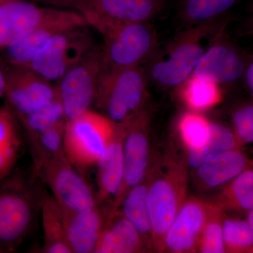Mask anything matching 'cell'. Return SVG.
<instances>
[{
  "mask_svg": "<svg viewBox=\"0 0 253 253\" xmlns=\"http://www.w3.org/2000/svg\"><path fill=\"white\" fill-rule=\"evenodd\" d=\"M234 20L229 14L181 28L164 45L159 44L144 65L149 81L164 89L181 85L192 75L213 38Z\"/></svg>",
  "mask_w": 253,
  "mask_h": 253,
  "instance_id": "obj_1",
  "label": "cell"
},
{
  "mask_svg": "<svg viewBox=\"0 0 253 253\" xmlns=\"http://www.w3.org/2000/svg\"><path fill=\"white\" fill-rule=\"evenodd\" d=\"M85 21L104 38L101 75L144 66L160 44L157 31L150 21L125 23L92 18Z\"/></svg>",
  "mask_w": 253,
  "mask_h": 253,
  "instance_id": "obj_2",
  "label": "cell"
},
{
  "mask_svg": "<svg viewBox=\"0 0 253 253\" xmlns=\"http://www.w3.org/2000/svg\"><path fill=\"white\" fill-rule=\"evenodd\" d=\"M186 154L182 157L168 156L153 166L147 191L153 251L163 253L164 238L186 199L189 186Z\"/></svg>",
  "mask_w": 253,
  "mask_h": 253,
  "instance_id": "obj_3",
  "label": "cell"
},
{
  "mask_svg": "<svg viewBox=\"0 0 253 253\" xmlns=\"http://www.w3.org/2000/svg\"><path fill=\"white\" fill-rule=\"evenodd\" d=\"M148 83L144 66L99 74L94 101L114 124H126L146 109Z\"/></svg>",
  "mask_w": 253,
  "mask_h": 253,
  "instance_id": "obj_4",
  "label": "cell"
},
{
  "mask_svg": "<svg viewBox=\"0 0 253 253\" xmlns=\"http://www.w3.org/2000/svg\"><path fill=\"white\" fill-rule=\"evenodd\" d=\"M117 128L107 116L91 110L66 121L63 144L65 156L78 168L96 164L116 135Z\"/></svg>",
  "mask_w": 253,
  "mask_h": 253,
  "instance_id": "obj_5",
  "label": "cell"
},
{
  "mask_svg": "<svg viewBox=\"0 0 253 253\" xmlns=\"http://www.w3.org/2000/svg\"><path fill=\"white\" fill-rule=\"evenodd\" d=\"M95 45L89 26L71 28L51 37L28 67L48 81L58 82Z\"/></svg>",
  "mask_w": 253,
  "mask_h": 253,
  "instance_id": "obj_6",
  "label": "cell"
},
{
  "mask_svg": "<svg viewBox=\"0 0 253 253\" xmlns=\"http://www.w3.org/2000/svg\"><path fill=\"white\" fill-rule=\"evenodd\" d=\"M101 60L102 46L96 44L58 81V93L66 121L74 119L90 110L96 96Z\"/></svg>",
  "mask_w": 253,
  "mask_h": 253,
  "instance_id": "obj_7",
  "label": "cell"
},
{
  "mask_svg": "<svg viewBox=\"0 0 253 253\" xmlns=\"http://www.w3.org/2000/svg\"><path fill=\"white\" fill-rule=\"evenodd\" d=\"M150 121V113L145 109L123 125V182L111 211L119 209L128 191L139 184L149 172Z\"/></svg>",
  "mask_w": 253,
  "mask_h": 253,
  "instance_id": "obj_8",
  "label": "cell"
},
{
  "mask_svg": "<svg viewBox=\"0 0 253 253\" xmlns=\"http://www.w3.org/2000/svg\"><path fill=\"white\" fill-rule=\"evenodd\" d=\"M169 4L170 0H66L61 6L72 8L84 19L129 23L149 22L166 12Z\"/></svg>",
  "mask_w": 253,
  "mask_h": 253,
  "instance_id": "obj_9",
  "label": "cell"
},
{
  "mask_svg": "<svg viewBox=\"0 0 253 253\" xmlns=\"http://www.w3.org/2000/svg\"><path fill=\"white\" fill-rule=\"evenodd\" d=\"M226 30L219 32L213 38L195 68L193 76L220 86L241 80L251 54H246Z\"/></svg>",
  "mask_w": 253,
  "mask_h": 253,
  "instance_id": "obj_10",
  "label": "cell"
},
{
  "mask_svg": "<svg viewBox=\"0 0 253 253\" xmlns=\"http://www.w3.org/2000/svg\"><path fill=\"white\" fill-rule=\"evenodd\" d=\"M4 66L6 83L5 96L20 116H28L40 111L59 95L57 85L31 68Z\"/></svg>",
  "mask_w": 253,
  "mask_h": 253,
  "instance_id": "obj_11",
  "label": "cell"
},
{
  "mask_svg": "<svg viewBox=\"0 0 253 253\" xmlns=\"http://www.w3.org/2000/svg\"><path fill=\"white\" fill-rule=\"evenodd\" d=\"M46 161L44 163L46 181L63 213L97 206L90 187L71 166L64 153Z\"/></svg>",
  "mask_w": 253,
  "mask_h": 253,
  "instance_id": "obj_12",
  "label": "cell"
},
{
  "mask_svg": "<svg viewBox=\"0 0 253 253\" xmlns=\"http://www.w3.org/2000/svg\"><path fill=\"white\" fill-rule=\"evenodd\" d=\"M74 11L42 7L25 0L0 5V51L28 32L67 18Z\"/></svg>",
  "mask_w": 253,
  "mask_h": 253,
  "instance_id": "obj_13",
  "label": "cell"
},
{
  "mask_svg": "<svg viewBox=\"0 0 253 253\" xmlns=\"http://www.w3.org/2000/svg\"><path fill=\"white\" fill-rule=\"evenodd\" d=\"M211 202L186 199L164 238L163 253H197Z\"/></svg>",
  "mask_w": 253,
  "mask_h": 253,
  "instance_id": "obj_14",
  "label": "cell"
},
{
  "mask_svg": "<svg viewBox=\"0 0 253 253\" xmlns=\"http://www.w3.org/2000/svg\"><path fill=\"white\" fill-rule=\"evenodd\" d=\"M88 26L84 16L74 11L71 16L28 32L1 49L0 63L5 66H28L51 37L71 28Z\"/></svg>",
  "mask_w": 253,
  "mask_h": 253,
  "instance_id": "obj_15",
  "label": "cell"
},
{
  "mask_svg": "<svg viewBox=\"0 0 253 253\" xmlns=\"http://www.w3.org/2000/svg\"><path fill=\"white\" fill-rule=\"evenodd\" d=\"M150 251L136 228L119 209L110 212L103 224L96 253H135Z\"/></svg>",
  "mask_w": 253,
  "mask_h": 253,
  "instance_id": "obj_16",
  "label": "cell"
},
{
  "mask_svg": "<svg viewBox=\"0 0 253 253\" xmlns=\"http://www.w3.org/2000/svg\"><path fill=\"white\" fill-rule=\"evenodd\" d=\"M252 162L240 149L229 150L214 155L196 168V182L204 190L219 187L235 178Z\"/></svg>",
  "mask_w": 253,
  "mask_h": 253,
  "instance_id": "obj_17",
  "label": "cell"
},
{
  "mask_svg": "<svg viewBox=\"0 0 253 253\" xmlns=\"http://www.w3.org/2000/svg\"><path fill=\"white\" fill-rule=\"evenodd\" d=\"M63 215L66 239L73 253H94L104 224L97 206Z\"/></svg>",
  "mask_w": 253,
  "mask_h": 253,
  "instance_id": "obj_18",
  "label": "cell"
},
{
  "mask_svg": "<svg viewBox=\"0 0 253 253\" xmlns=\"http://www.w3.org/2000/svg\"><path fill=\"white\" fill-rule=\"evenodd\" d=\"M125 128L118 126L117 131L113 140L108 145L98 160V182L100 199L116 198L121 185L124 170L123 163V139Z\"/></svg>",
  "mask_w": 253,
  "mask_h": 253,
  "instance_id": "obj_19",
  "label": "cell"
},
{
  "mask_svg": "<svg viewBox=\"0 0 253 253\" xmlns=\"http://www.w3.org/2000/svg\"><path fill=\"white\" fill-rule=\"evenodd\" d=\"M32 215L31 204L24 196L15 192L0 194V241L11 243L23 237Z\"/></svg>",
  "mask_w": 253,
  "mask_h": 253,
  "instance_id": "obj_20",
  "label": "cell"
},
{
  "mask_svg": "<svg viewBox=\"0 0 253 253\" xmlns=\"http://www.w3.org/2000/svg\"><path fill=\"white\" fill-rule=\"evenodd\" d=\"M153 167L150 168L144 179L128 191L121 205L123 215L136 228L150 251H153V243L147 206V191Z\"/></svg>",
  "mask_w": 253,
  "mask_h": 253,
  "instance_id": "obj_21",
  "label": "cell"
},
{
  "mask_svg": "<svg viewBox=\"0 0 253 253\" xmlns=\"http://www.w3.org/2000/svg\"><path fill=\"white\" fill-rule=\"evenodd\" d=\"M241 0H179L176 17L181 28L212 21L229 14Z\"/></svg>",
  "mask_w": 253,
  "mask_h": 253,
  "instance_id": "obj_22",
  "label": "cell"
},
{
  "mask_svg": "<svg viewBox=\"0 0 253 253\" xmlns=\"http://www.w3.org/2000/svg\"><path fill=\"white\" fill-rule=\"evenodd\" d=\"M41 206L45 253H73L66 239L62 210L53 196H44Z\"/></svg>",
  "mask_w": 253,
  "mask_h": 253,
  "instance_id": "obj_23",
  "label": "cell"
},
{
  "mask_svg": "<svg viewBox=\"0 0 253 253\" xmlns=\"http://www.w3.org/2000/svg\"><path fill=\"white\" fill-rule=\"evenodd\" d=\"M241 145L234 131L223 125L211 123L209 135L204 144L198 149L186 150L188 165L196 169L208 158L223 151L240 149Z\"/></svg>",
  "mask_w": 253,
  "mask_h": 253,
  "instance_id": "obj_24",
  "label": "cell"
},
{
  "mask_svg": "<svg viewBox=\"0 0 253 253\" xmlns=\"http://www.w3.org/2000/svg\"><path fill=\"white\" fill-rule=\"evenodd\" d=\"M179 86L183 101L191 111L211 109L222 100L220 85L193 75Z\"/></svg>",
  "mask_w": 253,
  "mask_h": 253,
  "instance_id": "obj_25",
  "label": "cell"
},
{
  "mask_svg": "<svg viewBox=\"0 0 253 253\" xmlns=\"http://www.w3.org/2000/svg\"><path fill=\"white\" fill-rule=\"evenodd\" d=\"M216 202L226 210L249 211L253 209V171L252 167L229 181Z\"/></svg>",
  "mask_w": 253,
  "mask_h": 253,
  "instance_id": "obj_26",
  "label": "cell"
},
{
  "mask_svg": "<svg viewBox=\"0 0 253 253\" xmlns=\"http://www.w3.org/2000/svg\"><path fill=\"white\" fill-rule=\"evenodd\" d=\"M21 141L12 114L7 108L0 109V181L11 172L17 161Z\"/></svg>",
  "mask_w": 253,
  "mask_h": 253,
  "instance_id": "obj_27",
  "label": "cell"
},
{
  "mask_svg": "<svg viewBox=\"0 0 253 253\" xmlns=\"http://www.w3.org/2000/svg\"><path fill=\"white\" fill-rule=\"evenodd\" d=\"M224 210L220 205L212 201L211 202L207 219L200 239L198 252L201 253H224L223 239V221Z\"/></svg>",
  "mask_w": 253,
  "mask_h": 253,
  "instance_id": "obj_28",
  "label": "cell"
},
{
  "mask_svg": "<svg viewBox=\"0 0 253 253\" xmlns=\"http://www.w3.org/2000/svg\"><path fill=\"white\" fill-rule=\"evenodd\" d=\"M211 123L195 111L184 113L178 123V130L186 150L201 147L209 135Z\"/></svg>",
  "mask_w": 253,
  "mask_h": 253,
  "instance_id": "obj_29",
  "label": "cell"
},
{
  "mask_svg": "<svg viewBox=\"0 0 253 253\" xmlns=\"http://www.w3.org/2000/svg\"><path fill=\"white\" fill-rule=\"evenodd\" d=\"M223 239L225 253L253 252V229L246 221L224 217Z\"/></svg>",
  "mask_w": 253,
  "mask_h": 253,
  "instance_id": "obj_30",
  "label": "cell"
},
{
  "mask_svg": "<svg viewBox=\"0 0 253 253\" xmlns=\"http://www.w3.org/2000/svg\"><path fill=\"white\" fill-rule=\"evenodd\" d=\"M21 117L24 118L25 126L30 132L39 134L48 128L54 126L61 120L65 119L66 116L58 95L57 97L46 107L36 113Z\"/></svg>",
  "mask_w": 253,
  "mask_h": 253,
  "instance_id": "obj_31",
  "label": "cell"
},
{
  "mask_svg": "<svg viewBox=\"0 0 253 253\" xmlns=\"http://www.w3.org/2000/svg\"><path fill=\"white\" fill-rule=\"evenodd\" d=\"M234 134L240 144L253 141V106L252 103L238 108L232 115Z\"/></svg>",
  "mask_w": 253,
  "mask_h": 253,
  "instance_id": "obj_32",
  "label": "cell"
},
{
  "mask_svg": "<svg viewBox=\"0 0 253 253\" xmlns=\"http://www.w3.org/2000/svg\"><path fill=\"white\" fill-rule=\"evenodd\" d=\"M66 119L61 120L54 126L38 134L42 146L52 156L63 154V136Z\"/></svg>",
  "mask_w": 253,
  "mask_h": 253,
  "instance_id": "obj_33",
  "label": "cell"
},
{
  "mask_svg": "<svg viewBox=\"0 0 253 253\" xmlns=\"http://www.w3.org/2000/svg\"><path fill=\"white\" fill-rule=\"evenodd\" d=\"M241 81L244 83V85L246 90L253 94V59L252 54L250 56L246 67L244 68L242 76L241 78Z\"/></svg>",
  "mask_w": 253,
  "mask_h": 253,
  "instance_id": "obj_34",
  "label": "cell"
},
{
  "mask_svg": "<svg viewBox=\"0 0 253 253\" xmlns=\"http://www.w3.org/2000/svg\"><path fill=\"white\" fill-rule=\"evenodd\" d=\"M6 75H5L4 66L0 63V97L5 96L6 92Z\"/></svg>",
  "mask_w": 253,
  "mask_h": 253,
  "instance_id": "obj_35",
  "label": "cell"
},
{
  "mask_svg": "<svg viewBox=\"0 0 253 253\" xmlns=\"http://www.w3.org/2000/svg\"><path fill=\"white\" fill-rule=\"evenodd\" d=\"M41 1H44L46 4L51 5H54L56 6H61V5L66 0H41Z\"/></svg>",
  "mask_w": 253,
  "mask_h": 253,
  "instance_id": "obj_36",
  "label": "cell"
},
{
  "mask_svg": "<svg viewBox=\"0 0 253 253\" xmlns=\"http://www.w3.org/2000/svg\"><path fill=\"white\" fill-rule=\"evenodd\" d=\"M246 222L248 223L250 227L253 229V209L248 211L247 220H246Z\"/></svg>",
  "mask_w": 253,
  "mask_h": 253,
  "instance_id": "obj_37",
  "label": "cell"
},
{
  "mask_svg": "<svg viewBox=\"0 0 253 253\" xmlns=\"http://www.w3.org/2000/svg\"><path fill=\"white\" fill-rule=\"evenodd\" d=\"M9 1H11V0H0V5L4 4V3Z\"/></svg>",
  "mask_w": 253,
  "mask_h": 253,
  "instance_id": "obj_38",
  "label": "cell"
}]
</instances>
